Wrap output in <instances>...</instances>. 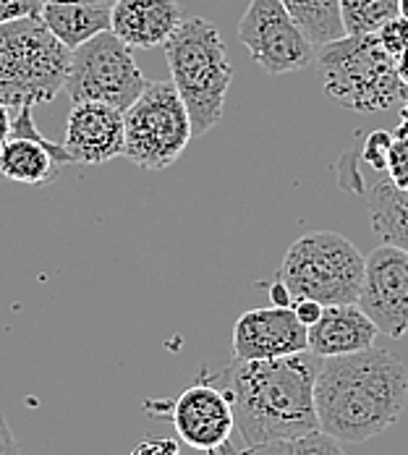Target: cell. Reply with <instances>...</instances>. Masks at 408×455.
I'll use <instances>...</instances> for the list:
<instances>
[{"label": "cell", "instance_id": "obj_30", "mask_svg": "<svg viewBox=\"0 0 408 455\" xmlns=\"http://www.w3.org/2000/svg\"><path fill=\"white\" fill-rule=\"evenodd\" d=\"M11 132H13V110L0 105V147L11 139Z\"/></svg>", "mask_w": 408, "mask_h": 455}, {"label": "cell", "instance_id": "obj_33", "mask_svg": "<svg viewBox=\"0 0 408 455\" xmlns=\"http://www.w3.org/2000/svg\"><path fill=\"white\" fill-rule=\"evenodd\" d=\"M401 121H404V124H408V97L404 100V102H401Z\"/></svg>", "mask_w": 408, "mask_h": 455}, {"label": "cell", "instance_id": "obj_31", "mask_svg": "<svg viewBox=\"0 0 408 455\" xmlns=\"http://www.w3.org/2000/svg\"><path fill=\"white\" fill-rule=\"evenodd\" d=\"M396 66H398V76H401V82L408 87V50L396 58Z\"/></svg>", "mask_w": 408, "mask_h": 455}, {"label": "cell", "instance_id": "obj_12", "mask_svg": "<svg viewBox=\"0 0 408 455\" xmlns=\"http://www.w3.org/2000/svg\"><path fill=\"white\" fill-rule=\"evenodd\" d=\"M309 351V327L301 324L291 307L252 309L236 319L233 354L238 362L280 359Z\"/></svg>", "mask_w": 408, "mask_h": 455}, {"label": "cell", "instance_id": "obj_8", "mask_svg": "<svg viewBox=\"0 0 408 455\" xmlns=\"http://www.w3.org/2000/svg\"><path fill=\"white\" fill-rule=\"evenodd\" d=\"M147 84L132 47L108 29L71 50L63 90L71 102H105L124 113Z\"/></svg>", "mask_w": 408, "mask_h": 455}, {"label": "cell", "instance_id": "obj_9", "mask_svg": "<svg viewBox=\"0 0 408 455\" xmlns=\"http://www.w3.org/2000/svg\"><path fill=\"white\" fill-rule=\"evenodd\" d=\"M238 40L270 76L304 71L317 60L312 40L280 0H252L238 21Z\"/></svg>", "mask_w": 408, "mask_h": 455}, {"label": "cell", "instance_id": "obj_27", "mask_svg": "<svg viewBox=\"0 0 408 455\" xmlns=\"http://www.w3.org/2000/svg\"><path fill=\"white\" fill-rule=\"evenodd\" d=\"M291 309H293V315H296V319H299L301 324L312 327V324L322 317L324 304H319V301H315V299H293Z\"/></svg>", "mask_w": 408, "mask_h": 455}, {"label": "cell", "instance_id": "obj_14", "mask_svg": "<svg viewBox=\"0 0 408 455\" xmlns=\"http://www.w3.org/2000/svg\"><path fill=\"white\" fill-rule=\"evenodd\" d=\"M124 113L105 102H74L66 121V152L71 163L105 165L124 155Z\"/></svg>", "mask_w": 408, "mask_h": 455}, {"label": "cell", "instance_id": "obj_7", "mask_svg": "<svg viewBox=\"0 0 408 455\" xmlns=\"http://www.w3.org/2000/svg\"><path fill=\"white\" fill-rule=\"evenodd\" d=\"M124 157L144 171L173 165L194 137L188 110L173 82H149L124 110Z\"/></svg>", "mask_w": 408, "mask_h": 455}, {"label": "cell", "instance_id": "obj_26", "mask_svg": "<svg viewBox=\"0 0 408 455\" xmlns=\"http://www.w3.org/2000/svg\"><path fill=\"white\" fill-rule=\"evenodd\" d=\"M132 455H183L181 443L173 437H147L136 445Z\"/></svg>", "mask_w": 408, "mask_h": 455}, {"label": "cell", "instance_id": "obj_5", "mask_svg": "<svg viewBox=\"0 0 408 455\" xmlns=\"http://www.w3.org/2000/svg\"><path fill=\"white\" fill-rule=\"evenodd\" d=\"M317 63L324 94L354 113H382L408 97L396 58L380 45L377 35H346L319 45Z\"/></svg>", "mask_w": 408, "mask_h": 455}, {"label": "cell", "instance_id": "obj_15", "mask_svg": "<svg viewBox=\"0 0 408 455\" xmlns=\"http://www.w3.org/2000/svg\"><path fill=\"white\" fill-rule=\"evenodd\" d=\"M181 21L179 0H116L110 11V32L132 50L165 47Z\"/></svg>", "mask_w": 408, "mask_h": 455}, {"label": "cell", "instance_id": "obj_32", "mask_svg": "<svg viewBox=\"0 0 408 455\" xmlns=\"http://www.w3.org/2000/svg\"><path fill=\"white\" fill-rule=\"evenodd\" d=\"M43 5L45 3H97V5H113L116 0H40Z\"/></svg>", "mask_w": 408, "mask_h": 455}, {"label": "cell", "instance_id": "obj_17", "mask_svg": "<svg viewBox=\"0 0 408 455\" xmlns=\"http://www.w3.org/2000/svg\"><path fill=\"white\" fill-rule=\"evenodd\" d=\"M110 11L113 5L97 3H45L40 8V19L63 45L76 50L110 29Z\"/></svg>", "mask_w": 408, "mask_h": 455}, {"label": "cell", "instance_id": "obj_11", "mask_svg": "<svg viewBox=\"0 0 408 455\" xmlns=\"http://www.w3.org/2000/svg\"><path fill=\"white\" fill-rule=\"evenodd\" d=\"M168 416L183 443L202 453H220L230 445L236 416L223 387L212 382H194L171 403Z\"/></svg>", "mask_w": 408, "mask_h": 455}, {"label": "cell", "instance_id": "obj_23", "mask_svg": "<svg viewBox=\"0 0 408 455\" xmlns=\"http://www.w3.org/2000/svg\"><path fill=\"white\" fill-rule=\"evenodd\" d=\"M380 45L385 47L393 58H398L401 52L408 50V19L396 16L393 21H388L380 32H377Z\"/></svg>", "mask_w": 408, "mask_h": 455}, {"label": "cell", "instance_id": "obj_1", "mask_svg": "<svg viewBox=\"0 0 408 455\" xmlns=\"http://www.w3.org/2000/svg\"><path fill=\"white\" fill-rule=\"evenodd\" d=\"M408 403V369L388 348L322 359L315 379L319 429L359 445L390 429Z\"/></svg>", "mask_w": 408, "mask_h": 455}, {"label": "cell", "instance_id": "obj_24", "mask_svg": "<svg viewBox=\"0 0 408 455\" xmlns=\"http://www.w3.org/2000/svg\"><path fill=\"white\" fill-rule=\"evenodd\" d=\"M390 132H372L364 141V160L374 168V171H385L388 165V152H390Z\"/></svg>", "mask_w": 408, "mask_h": 455}, {"label": "cell", "instance_id": "obj_13", "mask_svg": "<svg viewBox=\"0 0 408 455\" xmlns=\"http://www.w3.org/2000/svg\"><path fill=\"white\" fill-rule=\"evenodd\" d=\"M13 113L11 139L0 147V179L24 186L52 183L63 165H71L66 147L37 132L32 108H19Z\"/></svg>", "mask_w": 408, "mask_h": 455}, {"label": "cell", "instance_id": "obj_20", "mask_svg": "<svg viewBox=\"0 0 408 455\" xmlns=\"http://www.w3.org/2000/svg\"><path fill=\"white\" fill-rule=\"evenodd\" d=\"M396 16H401V0H340V21L348 37L377 35Z\"/></svg>", "mask_w": 408, "mask_h": 455}, {"label": "cell", "instance_id": "obj_22", "mask_svg": "<svg viewBox=\"0 0 408 455\" xmlns=\"http://www.w3.org/2000/svg\"><path fill=\"white\" fill-rule=\"evenodd\" d=\"M385 173H388V179L396 183L398 188H408V124H404V121L393 132Z\"/></svg>", "mask_w": 408, "mask_h": 455}, {"label": "cell", "instance_id": "obj_4", "mask_svg": "<svg viewBox=\"0 0 408 455\" xmlns=\"http://www.w3.org/2000/svg\"><path fill=\"white\" fill-rule=\"evenodd\" d=\"M71 50L37 16L0 24V105L19 110L45 105L66 84Z\"/></svg>", "mask_w": 408, "mask_h": 455}, {"label": "cell", "instance_id": "obj_28", "mask_svg": "<svg viewBox=\"0 0 408 455\" xmlns=\"http://www.w3.org/2000/svg\"><path fill=\"white\" fill-rule=\"evenodd\" d=\"M0 455H19V443H16V435L5 419V413L0 411Z\"/></svg>", "mask_w": 408, "mask_h": 455}, {"label": "cell", "instance_id": "obj_16", "mask_svg": "<svg viewBox=\"0 0 408 455\" xmlns=\"http://www.w3.org/2000/svg\"><path fill=\"white\" fill-rule=\"evenodd\" d=\"M377 324L359 304H330L309 327V351L319 359L366 351L377 340Z\"/></svg>", "mask_w": 408, "mask_h": 455}, {"label": "cell", "instance_id": "obj_21", "mask_svg": "<svg viewBox=\"0 0 408 455\" xmlns=\"http://www.w3.org/2000/svg\"><path fill=\"white\" fill-rule=\"evenodd\" d=\"M233 455H346V451H343V443H338L322 429H315L307 435L272 440L254 448H241Z\"/></svg>", "mask_w": 408, "mask_h": 455}, {"label": "cell", "instance_id": "obj_10", "mask_svg": "<svg viewBox=\"0 0 408 455\" xmlns=\"http://www.w3.org/2000/svg\"><path fill=\"white\" fill-rule=\"evenodd\" d=\"M377 330L393 340L408 335V251L393 243L377 246L364 265L359 301Z\"/></svg>", "mask_w": 408, "mask_h": 455}, {"label": "cell", "instance_id": "obj_19", "mask_svg": "<svg viewBox=\"0 0 408 455\" xmlns=\"http://www.w3.org/2000/svg\"><path fill=\"white\" fill-rule=\"evenodd\" d=\"M312 45H327L346 37L340 21V0H280Z\"/></svg>", "mask_w": 408, "mask_h": 455}, {"label": "cell", "instance_id": "obj_25", "mask_svg": "<svg viewBox=\"0 0 408 455\" xmlns=\"http://www.w3.org/2000/svg\"><path fill=\"white\" fill-rule=\"evenodd\" d=\"M40 8H43L40 0H0V24L24 16H37Z\"/></svg>", "mask_w": 408, "mask_h": 455}, {"label": "cell", "instance_id": "obj_6", "mask_svg": "<svg viewBox=\"0 0 408 455\" xmlns=\"http://www.w3.org/2000/svg\"><path fill=\"white\" fill-rule=\"evenodd\" d=\"M366 257L340 233L315 230L296 238L277 270L293 299L319 304H356L362 293Z\"/></svg>", "mask_w": 408, "mask_h": 455}, {"label": "cell", "instance_id": "obj_3", "mask_svg": "<svg viewBox=\"0 0 408 455\" xmlns=\"http://www.w3.org/2000/svg\"><path fill=\"white\" fill-rule=\"evenodd\" d=\"M165 58L171 82L188 110L194 137L210 134L223 121L226 94L233 82V66L218 27L202 16L183 19L165 43Z\"/></svg>", "mask_w": 408, "mask_h": 455}, {"label": "cell", "instance_id": "obj_2", "mask_svg": "<svg viewBox=\"0 0 408 455\" xmlns=\"http://www.w3.org/2000/svg\"><path fill=\"white\" fill-rule=\"evenodd\" d=\"M319 362L312 351L262 362H233L223 390L236 416L238 451L319 429L315 409Z\"/></svg>", "mask_w": 408, "mask_h": 455}, {"label": "cell", "instance_id": "obj_29", "mask_svg": "<svg viewBox=\"0 0 408 455\" xmlns=\"http://www.w3.org/2000/svg\"><path fill=\"white\" fill-rule=\"evenodd\" d=\"M270 299L272 307H291V304H293V293H291L288 285L280 283V280H275L270 285Z\"/></svg>", "mask_w": 408, "mask_h": 455}, {"label": "cell", "instance_id": "obj_34", "mask_svg": "<svg viewBox=\"0 0 408 455\" xmlns=\"http://www.w3.org/2000/svg\"><path fill=\"white\" fill-rule=\"evenodd\" d=\"M401 16L408 19V0H401Z\"/></svg>", "mask_w": 408, "mask_h": 455}, {"label": "cell", "instance_id": "obj_18", "mask_svg": "<svg viewBox=\"0 0 408 455\" xmlns=\"http://www.w3.org/2000/svg\"><path fill=\"white\" fill-rule=\"evenodd\" d=\"M369 223L382 243L408 251V188H398L390 179L369 191Z\"/></svg>", "mask_w": 408, "mask_h": 455}]
</instances>
